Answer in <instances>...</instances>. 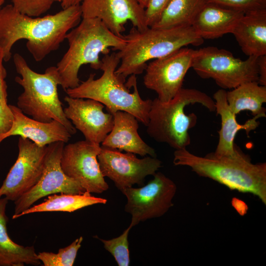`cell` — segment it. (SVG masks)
Listing matches in <instances>:
<instances>
[{
    "instance_id": "obj_1",
    "label": "cell",
    "mask_w": 266,
    "mask_h": 266,
    "mask_svg": "<svg viewBox=\"0 0 266 266\" xmlns=\"http://www.w3.org/2000/svg\"><path fill=\"white\" fill-rule=\"evenodd\" d=\"M79 4L63 9L52 15L31 17L18 11L12 4L0 8V47L4 61L11 58V49L20 39H26V47L39 62L56 50L66 34L80 22Z\"/></svg>"
},
{
    "instance_id": "obj_2",
    "label": "cell",
    "mask_w": 266,
    "mask_h": 266,
    "mask_svg": "<svg viewBox=\"0 0 266 266\" xmlns=\"http://www.w3.org/2000/svg\"><path fill=\"white\" fill-rule=\"evenodd\" d=\"M175 166L190 167L198 175L212 179L229 188L257 196L266 204V163L253 164L237 147L235 153L219 156L214 152L204 157L195 155L186 148L175 150Z\"/></svg>"
},
{
    "instance_id": "obj_3",
    "label": "cell",
    "mask_w": 266,
    "mask_h": 266,
    "mask_svg": "<svg viewBox=\"0 0 266 266\" xmlns=\"http://www.w3.org/2000/svg\"><path fill=\"white\" fill-rule=\"evenodd\" d=\"M101 60V76L95 79V74H90L76 87L66 90L67 96L96 100L112 115L118 111L130 113L146 126L152 100L141 98L136 80L134 81L135 75H132L125 84V78L116 73L120 59L115 52L104 55Z\"/></svg>"
},
{
    "instance_id": "obj_4",
    "label": "cell",
    "mask_w": 266,
    "mask_h": 266,
    "mask_svg": "<svg viewBox=\"0 0 266 266\" xmlns=\"http://www.w3.org/2000/svg\"><path fill=\"white\" fill-rule=\"evenodd\" d=\"M65 39L68 48L56 66L60 85L65 91L79 85L78 73L81 66L89 64L92 68L100 69V54H108L111 49L118 51L126 44L124 35L114 34L101 20L92 18H82Z\"/></svg>"
},
{
    "instance_id": "obj_5",
    "label": "cell",
    "mask_w": 266,
    "mask_h": 266,
    "mask_svg": "<svg viewBox=\"0 0 266 266\" xmlns=\"http://www.w3.org/2000/svg\"><path fill=\"white\" fill-rule=\"evenodd\" d=\"M124 46L116 53L120 63L116 73L126 78L141 74L149 61L167 56L189 45L199 46L203 42L192 27L140 31L133 27L124 35Z\"/></svg>"
},
{
    "instance_id": "obj_6",
    "label": "cell",
    "mask_w": 266,
    "mask_h": 266,
    "mask_svg": "<svg viewBox=\"0 0 266 266\" xmlns=\"http://www.w3.org/2000/svg\"><path fill=\"white\" fill-rule=\"evenodd\" d=\"M199 103L210 111H215V102L205 93L195 89L182 88L167 102L157 98L152 100L146 126L148 134L159 142L166 143L175 150L190 144L189 131L197 123V116L187 115L185 108L189 104Z\"/></svg>"
},
{
    "instance_id": "obj_7",
    "label": "cell",
    "mask_w": 266,
    "mask_h": 266,
    "mask_svg": "<svg viewBox=\"0 0 266 266\" xmlns=\"http://www.w3.org/2000/svg\"><path fill=\"white\" fill-rule=\"evenodd\" d=\"M17 72L15 82L23 88L18 97L17 106L33 119L43 122L56 120L73 135L76 129L66 117L59 99L58 86L59 75L56 66L48 67L43 73L32 70L24 57L18 53L13 56Z\"/></svg>"
},
{
    "instance_id": "obj_8",
    "label": "cell",
    "mask_w": 266,
    "mask_h": 266,
    "mask_svg": "<svg viewBox=\"0 0 266 266\" xmlns=\"http://www.w3.org/2000/svg\"><path fill=\"white\" fill-rule=\"evenodd\" d=\"M257 57L245 60L235 58L230 51L214 46L195 50L191 68L201 78L213 79L223 89H233L259 79Z\"/></svg>"
},
{
    "instance_id": "obj_9",
    "label": "cell",
    "mask_w": 266,
    "mask_h": 266,
    "mask_svg": "<svg viewBox=\"0 0 266 266\" xmlns=\"http://www.w3.org/2000/svg\"><path fill=\"white\" fill-rule=\"evenodd\" d=\"M154 178L139 188H127L122 191L126 197V212L132 216L130 226L164 215L172 206L177 190L175 183L160 172Z\"/></svg>"
},
{
    "instance_id": "obj_10",
    "label": "cell",
    "mask_w": 266,
    "mask_h": 266,
    "mask_svg": "<svg viewBox=\"0 0 266 266\" xmlns=\"http://www.w3.org/2000/svg\"><path fill=\"white\" fill-rule=\"evenodd\" d=\"M65 144L58 141L47 145L42 175L33 187L14 201L12 219L43 197L58 193L81 194L86 192L78 181L66 175L61 168L60 160Z\"/></svg>"
},
{
    "instance_id": "obj_11",
    "label": "cell",
    "mask_w": 266,
    "mask_h": 266,
    "mask_svg": "<svg viewBox=\"0 0 266 266\" xmlns=\"http://www.w3.org/2000/svg\"><path fill=\"white\" fill-rule=\"evenodd\" d=\"M195 51L184 47L149 62L144 70V86L155 91L160 101L171 100L182 88L184 77L191 68Z\"/></svg>"
},
{
    "instance_id": "obj_12",
    "label": "cell",
    "mask_w": 266,
    "mask_h": 266,
    "mask_svg": "<svg viewBox=\"0 0 266 266\" xmlns=\"http://www.w3.org/2000/svg\"><path fill=\"white\" fill-rule=\"evenodd\" d=\"M17 160L0 187V198L16 201L40 179L44 168L47 145L39 146L20 136Z\"/></svg>"
},
{
    "instance_id": "obj_13",
    "label": "cell",
    "mask_w": 266,
    "mask_h": 266,
    "mask_svg": "<svg viewBox=\"0 0 266 266\" xmlns=\"http://www.w3.org/2000/svg\"><path fill=\"white\" fill-rule=\"evenodd\" d=\"M98 160L102 175L110 179L121 192L134 184L143 185L146 176L153 175L162 166L156 157L139 159L133 153L101 145Z\"/></svg>"
},
{
    "instance_id": "obj_14",
    "label": "cell",
    "mask_w": 266,
    "mask_h": 266,
    "mask_svg": "<svg viewBox=\"0 0 266 266\" xmlns=\"http://www.w3.org/2000/svg\"><path fill=\"white\" fill-rule=\"evenodd\" d=\"M100 150V144L85 140L65 145L62 153L63 172L90 193L101 194L109 188L98 160Z\"/></svg>"
},
{
    "instance_id": "obj_15",
    "label": "cell",
    "mask_w": 266,
    "mask_h": 266,
    "mask_svg": "<svg viewBox=\"0 0 266 266\" xmlns=\"http://www.w3.org/2000/svg\"><path fill=\"white\" fill-rule=\"evenodd\" d=\"M82 18H98L114 34L123 36L130 22L136 29L148 28L145 8L137 0H82Z\"/></svg>"
},
{
    "instance_id": "obj_16",
    "label": "cell",
    "mask_w": 266,
    "mask_h": 266,
    "mask_svg": "<svg viewBox=\"0 0 266 266\" xmlns=\"http://www.w3.org/2000/svg\"><path fill=\"white\" fill-rule=\"evenodd\" d=\"M64 100L67 104L64 109L66 117L83 133L85 140L100 144L112 129L113 115L104 112V105L93 99L66 96Z\"/></svg>"
},
{
    "instance_id": "obj_17",
    "label": "cell",
    "mask_w": 266,
    "mask_h": 266,
    "mask_svg": "<svg viewBox=\"0 0 266 266\" xmlns=\"http://www.w3.org/2000/svg\"><path fill=\"white\" fill-rule=\"evenodd\" d=\"M9 106L13 114V121L10 130L0 135V143L8 137L19 135L39 146H45L58 141L67 143L71 137L67 129L58 121H38L25 115L17 106Z\"/></svg>"
},
{
    "instance_id": "obj_18",
    "label": "cell",
    "mask_w": 266,
    "mask_h": 266,
    "mask_svg": "<svg viewBox=\"0 0 266 266\" xmlns=\"http://www.w3.org/2000/svg\"><path fill=\"white\" fill-rule=\"evenodd\" d=\"M113 126L101 146L125 151L142 157H156L154 149L145 143L138 133V121L133 114L118 111L113 114Z\"/></svg>"
},
{
    "instance_id": "obj_19",
    "label": "cell",
    "mask_w": 266,
    "mask_h": 266,
    "mask_svg": "<svg viewBox=\"0 0 266 266\" xmlns=\"http://www.w3.org/2000/svg\"><path fill=\"white\" fill-rule=\"evenodd\" d=\"M227 91L221 89L213 95L215 111L221 117V126L218 131L219 140L214 153L219 156H230L234 154L237 146L234 143L237 133L244 130L249 135V133L255 130L259 125L257 119L266 117L263 115H258L247 120L244 124H239L236 115L230 108L226 99Z\"/></svg>"
},
{
    "instance_id": "obj_20",
    "label": "cell",
    "mask_w": 266,
    "mask_h": 266,
    "mask_svg": "<svg viewBox=\"0 0 266 266\" xmlns=\"http://www.w3.org/2000/svg\"><path fill=\"white\" fill-rule=\"evenodd\" d=\"M244 13L207 2L192 25L195 33L203 39H214L232 33Z\"/></svg>"
},
{
    "instance_id": "obj_21",
    "label": "cell",
    "mask_w": 266,
    "mask_h": 266,
    "mask_svg": "<svg viewBox=\"0 0 266 266\" xmlns=\"http://www.w3.org/2000/svg\"><path fill=\"white\" fill-rule=\"evenodd\" d=\"M232 33L247 56L266 55V9L245 13Z\"/></svg>"
},
{
    "instance_id": "obj_22",
    "label": "cell",
    "mask_w": 266,
    "mask_h": 266,
    "mask_svg": "<svg viewBox=\"0 0 266 266\" xmlns=\"http://www.w3.org/2000/svg\"><path fill=\"white\" fill-rule=\"evenodd\" d=\"M8 201L5 197L0 198V266H23L25 264L38 266L41 262L37 257L34 246L18 244L7 233L6 208Z\"/></svg>"
},
{
    "instance_id": "obj_23",
    "label": "cell",
    "mask_w": 266,
    "mask_h": 266,
    "mask_svg": "<svg viewBox=\"0 0 266 266\" xmlns=\"http://www.w3.org/2000/svg\"><path fill=\"white\" fill-rule=\"evenodd\" d=\"M107 200L92 196L85 192L81 194H55L37 205H33L16 216L13 219L28 214L52 211L73 212L84 207L97 204H105Z\"/></svg>"
},
{
    "instance_id": "obj_24",
    "label": "cell",
    "mask_w": 266,
    "mask_h": 266,
    "mask_svg": "<svg viewBox=\"0 0 266 266\" xmlns=\"http://www.w3.org/2000/svg\"><path fill=\"white\" fill-rule=\"evenodd\" d=\"M226 99L230 108L236 115L247 110L254 116H266V108L263 107L266 102V86H262L257 81L243 83L227 92Z\"/></svg>"
},
{
    "instance_id": "obj_25",
    "label": "cell",
    "mask_w": 266,
    "mask_h": 266,
    "mask_svg": "<svg viewBox=\"0 0 266 266\" xmlns=\"http://www.w3.org/2000/svg\"><path fill=\"white\" fill-rule=\"evenodd\" d=\"M206 0H171L151 27L157 29L192 27Z\"/></svg>"
},
{
    "instance_id": "obj_26",
    "label": "cell",
    "mask_w": 266,
    "mask_h": 266,
    "mask_svg": "<svg viewBox=\"0 0 266 266\" xmlns=\"http://www.w3.org/2000/svg\"><path fill=\"white\" fill-rule=\"evenodd\" d=\"M83 240V237L80 236L68 246L60 248L57 253L39 252L37 257L44 266H72Z\"/></svg>"
},
{
    "instance_id": "obj_27",
    "label": "cell",
    "mask_w": 266,
    "mask_h": 266,
    "mask_svg": "<svg viewBox=\"0 0 266 266\" xmlns=\"http://www.w3.org/2000/svg\"><path fill=\"white\" fill-rule=\"evenodd\" d=\"M132 228L129 226L120 236L109 240L99 239L105 250L114 258L119 266H129L130 264L128 235Z\"/></svg>"
},
{
    "instance_id": "obj_28",
    "label": "cell",
    "mask_w": 266,
    "mask_h": 266,
    "mask_svg": "<svg viewBox=\"0 0 266 266\" xmlns=\"http://www.w3.org/2000/svg\"><path fill=\"white\" fill-rule=\"evenodd\" d=\"M19 12L31 17H39L48 11L55 0H11Z\"/></svg>"
},
{
    "instance_id": "obj_29",
    "label": "cell",
    "mask_w": 266,
    "mask_h": 266,
    "mask_svg": "<svg viewBox=\"0 0 266 266\" xmlns=\"http://www.w3.org/2000/svg\"><path fill=\"white\" fill-rule=\"evenodd\" d=\"M211 3L246 13L266 9V0H206Z\"/></svg>"
},
{
    "instance_id": "obj_30",
    "label": "cell",
    "mask_w": 266,
    "mask_h": 266,
    "mask_svg": "<svg viewBox=\"0 0 266 266\" xmlns=\"http://www.w3.org/2000/svg\"><path fill=\"white\" fill-rule=\"evenodd\" d=\"M171 0H150L145 8L146 22L151 27L158 20L161 14Z\"/></svg>"
},
{
    "instance_id": "obj_31",
    "label": "cell",
    "mask_w": 266,
    "mask_h": 266,
    "mask_svg": "<svg viewBox=\"0 0 266 266\" xmlns=\"http://www.w3.org/2000/svg\"><path fill=\"white\" fill-rule=\"evenodd\" d=\"M13 121V116L9 105L5 106L0 102V135L10 130Z\"/></svg>"
},
{
    "instance_id": "obj_32",
    "label": "cell",
    "mask_w": 266,
    "mask_h": 266,
    "mask_svg": "<svg viewBox=\"0 0 266 266\" xmlns=\"http://www.w3.org/2000/svg\"><path fill=\"white\" fill-rule=\"evenodd\" d=\"M4 56L2 50L0 47V102L1 104L7 106V85L5 80L6 77V71L3 65Z\"/></svg>"
},
{
    "instance_id": "obj_33",
    "label": "cell",
    "mask_w": 266,
    "mask_h": 266,
    "mask_svg": "<svg viewBox=\"0 0 266 266\" xmlns=\"http://www.w3.org/2000/svg\"><path fill=\"white\" fill-rule=\"evenodd\" d=\"M259 79L258 82L262 86H266V55L258 57Z\"/></svg>"
},
{
    "instance_id": "obj_34",
    "label": "cell",
    "mask_w": 266,
    "mask_h": 266,
    "mask_svg": "<svg viewBox=\"0 0 266 266\" xmlns=\"http://www.w3.org/2000/svg\"><path fill=\"white\" fill-rule=\"evenodd\" d=\"M82 0H63L61 2L62 9H64L72 5L79 4Z\"/></svg>"
},
{
    "instance_id": "obj_35",
    "label": "cell",
    "mask_w": 266,
    "mask_h": 266,
    "mask_svg": "<svg viewBox=\"0 0 266 266\" xmlns=\"http://www.w3.org/2000/svg\"><path fill=\"white\" fill-rule=\"evenodd\" d=\"M150 0H137L142 7L145 8L147 6Z\"/></svg>"
},
{
    "instance_id": "obj_36",
    "label": "cell",
    "mask_w": 266,
    "mask_h": 266,
    "mask_svg": "<svg viewBox=\"0 0 266 266\" xmlns=\"http://www.w3.org/2000/svg\"><path fill=\"white\" fill-rule=\"evenodd\" d=\"M5 0H0V7L3 4Z\"/></svg>"
},
{
    "instance_id": "obj_37",
    "label": "cell",
    "mask_w": 266,
    "mask_h": 266,
    "mask_svg": "<svg viewBox=\"0 0 266 266\" xmlns=\"http://www.w3.org/2000/svg\"><path fill=\"white\" fill-rule=\"evenodd\" d=\"M63 1V0H55V1L56 2H61L62 1Z\"/></svg>"
},
{
    "instance_id": "obj_38",
    "label": "cell",
    "mask_w": 266,
    "mask_h": 266,
    "mask_svg": "<svg viewBox=\"0 0 266 266\" xmlns=\"http://www.w3.org/2000/svg\"><path fill=\"white\" fill-rule=\"evenodd\" d=\"M1 8V7H0V8Z\"/></svg>"
}]
</instances>
